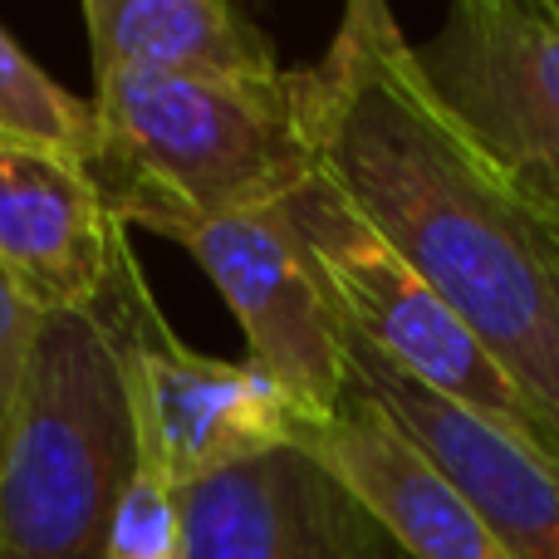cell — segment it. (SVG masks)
Listing matches in <instances>:
<instances>
[{
    "label": "cell",
    "instance_id": "cell-1",
    "mask_svg": "<svg viewBox=\"0 0 559 559\" xmlns=\"http://www.w3.org/2000/svg\"><path fill=\"white\" fill-rule=\"evenodd\" d=\"M299 79L314 163L559 437V226L447 108L383 0Z\"/></svg>",
    "mask_w": 559,
    "mask_h": 559
},
{
    "label": "cell",
    "instance_id": "cell-2",
    "mask_svg": "<svg viewBox=\"0 0 559 559\" xmlns=\"http://www.w3.org/2000/svg\"><path fill=\"white\" fill-rule=\"evenodd\" d=\"M98 143L88 177L123 226L173 236L197 216L285 206L314 177L299 79L94 74Z\"/></svg>",
    "mask_w": 559,
    "mask_h": 559
},
{
    "label": "cell",
    "instance_id": "cell-3",
    "mask_svg": "<svg viewBox=\"0 0 559 559\" xmlns=\"http://www.w3.org/2000/svg\"><path fill=\"white\" fill-rule=\"evenodd\" d=\"M133 476L123 358L98 314H59L0 432V559H104Z\"/></svg>",
    "mask_w": 559,
    "mask_h": 559
},
{
    "label": "cell",
    "instance_id": "cell-4",
    "mask_svg": "<svg viewBox=\"0 0 559 559\" xmlns=\"http://www.w3.org/2000/svg\"><path fill=\"white\" fill-rule=\"evenodd\" d=\"M285 216L348 344L368 348L388 368L452 397L466 413L545 447L559 462V437L550 423L525 403V393L501 373L481 338L437 299V289L358 216V206L319 167L295 197H285Z\"/></svg>",
    "mask_w": 559,
    "mask_h": 559
},
{
    "label": "cell",
    "instance_id": "cell-5",
    "mask_svg": "<svg viewBox=\"0 0 559 559\" xmlns=\"http://www.w3.org/2000/svg\"><path fill=\"white\" fill-rule=\"evenodd\" d=\"M94 314L108 324L123 358L133 452L153 456L177 491L280 447H299L319 423V413H309L251 358L222 364L187 348L157 314L133 255L114 275Z\"/></svg>",
    "mask_w": 559,
    "mask_h": 559
},
{
    "label": "cell",
    "instance_id": "cell-6",
    "mask_svg": "<svg viewBox=\"0 0 559 559\" xmlns=\"http://www.w3.org/2000/svg\"><path fill=\"white\" fill-rule=\"evenodd\" d=\"M417 59L447 108L559 226V0H462Z\"/></svg>",
    "mask_w": 559,
    "mask_h": 559
},
{
    "label": "cell",
    "instance_id": "cell-7",
    "mask_svg": "<svg viewBox=\"0 0 559 559\" xmlns=\"http://www.w3.org/2000/svg\"><path fill=\"white\" fill-rule=\"evenodd\" d=\"M167 241H177L212 275L236 324L246 329L255 368H265L280 388H289L319 417H329L344 403L348 334L309 271V255L285 206L197 216V222L177 226Z\"/></svg>",
    "mask_w": 559,
    "mask_h": 559
},
{
    "label": "cell",
    "instance_id": "cell-8",
    "mask_svg": "<svg viewBox=\"0 0 559 559\" xmlns=\"http://www.w3.org/2000/svg\"><path fill=\"white\" fill-rule=\"evenodd\" d=\"M84 157L0 133V280L45 319L94 314L133 255Z\"/></svg>",
    "mask_w": 559,
    "mask_h": 559
},
{
    "label": "cell",
    "instance_id": "cell-9",
    "mask_svg": "<svg viewBox=\"0 0 559 559\" xmlns=\"http://www.w3.org/2000/svg\"><path fill=\"white\" fill-rule=\"evenodd\" d=\"M348 378L447 472L506 559H559V462L545 447L466 413L358 344H348Z\"/></svg>",
    "mask_w": 559,
    "mask_h": 559
},
{
    "label": "cell",
    "instance_id": "cell-10",
    "mask_svg": "<svg viewBox=\"0 0 559 559\" xmlns=\"http://www.w3.org/2000/svg\"><path fill=\"white\" fill-rule=\"evenodd\" d=\"M177 506L187 559H403L305 447L182 486Z\"/></svg>",
    "mask_w": 559,
    "mask_h": 559
},
{
    "label": "cell",
    "instance_id": "cell-11",
    "mask_svg": "<svg viewBox=\"0 0 559 559\" xmlns=\"http://www.w3.org/2000/svg\"><path fill=\"white\" fill-rule=\"evenodd\" d=\"M299 447L373 515L403 559H506L447 472L354 378L344 403L319 417Z\"/></svg>",
    "mask_w": 559,
    "mask_h": 559
},
{
    "label": "cell",
    "instance_id": "cell-12",
    "mask_svg": "<svg viewBox=\"0 0 559 559\" xmlns=\"http://www.w3.org/2000/svg\"><path fill=\"white\" fill-rule=\"evenodd\" d=\"M94 74L138 69L167 79H280L271 39L226 0H84Z\"/></svg>",
    "mask_w": 559,
    "mask_h": 559
},
{
    "label": "cell",
    "instance_id": "cell-13",
    "mask_svg": "<svg viewBox=\"0 0 559 559\" xmlns=\"http://www.w3.org/2000/svg\"><path fill=\"white\" fill-rule=\"evenodd\" d=\"M0 133L29 138V143L64 147L74 157H94L98 118L94 98H74L59 79H49L25 49L0 25Z\"/></svg>",
    "mask_w": 559,
    "mask_h": 559
},
{
    "label": "cell",
    "instance_id": "cell-14",
    "mask_svg": "<svg viewBox=\"0 0 559 559\" xmlns=\"http://www.w3.org/2000/svg\"><path fill=\"white\" fill-rule=\"evenodd\" d=\"M104 559H187V531L177 486L153 456L133 452V476L118 496L114 525H108Z\"/></svg>",
    "mask_w": 559,
    "mask_h": 559
},
{
    "label": "cell",
    "instance_id": "cell-15",
    "mask_svg": "<svg viewBox=\"0 0 559 559\" xmlns=\"http://www.w3.org/2000/svg\"><path fill=\"white\" fill-rule=\"evenodd\" d=\"M45 324L49 319L0 280V432H5V417H10V407H15V397H20L29 354H35Z\"/></svg>",
    "mask_w": 559,
    "mask_h": 559
}]
</instances>
